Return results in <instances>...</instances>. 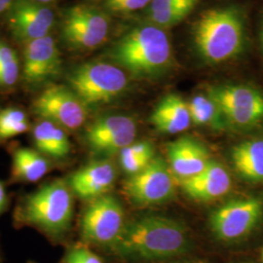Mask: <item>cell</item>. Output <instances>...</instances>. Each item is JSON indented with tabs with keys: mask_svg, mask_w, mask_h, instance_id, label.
<instances>
[{
	"mask_svg": "<svg viewBox=\"0 0 263 263\" xmlns=\"http://www.w3.org/2000/svg\"><path fill=\"white\" fill-rule=\"evenodd\" d=\"M116 169L109 160L94 161L76 171L68 179L73 194L84 200H94L107 193L116 179Z\"/></svg>",
	"mask_w": 263,
	"mask_h": 263,
	"instance_id": "e0dca14e",
	"label": "cell"
},
{
	"mask_svg": "<svg viewBox=\"0 0 263 263\" xmlns=\"http://www.w3.org/2000/svg\"><path fill=\"white\" fill-rule=\"evenodd\" d=\"M262 215L261 198L234 199L216 208L211 213L209 226L218 241L234 243L251 234Z\"/></svg>",
	"mask_w": 263,
	"mask_h": 263,
	"instance_id": "ba28073f",
	"label": "cell"
},
{
	"mask_svg": "<svg viewBox=\"0 0 263 263\" xmlns=\"http://www.w3.org/2000/svg\"><path fill=\"white\" fill-rule=\"evenodd\" d=\"M34 1H36V2H39V3H42V4H46V3H49V2H52V1H54V0H34Z\"/></svg>",
	"mask_w": 263,
	"mask_h": 263,
	"instance_id": "d6a6232c",
	"label": "cell"
},
{
	"mask_svg": "<svg viewBox=\"0 0 263 263\" xmlns=\"http://www.w3.org/2000/svg\"><path fill=\"white\" fill-rule=\"evenodd\" d=\"M0 263H3V258H2V254H1V252H0Z\"/></svg>",
	"mask_w": 263,
	"mask_h": 263,
	"instance_id": "e575fe53",
	"label": "cell"
},
{
	"mask_svg": "<svg viewBox=\"0 0 263 263\" xmlns=\"http://www.w3.org/2000/svg\"><path fill=\"white\" fill-rule=\"evenodd\" d=\"M73 192L68 182L55 179L21 199L15 210L17 227H30L53 245L66 241L73 219Z\"/></svg>",
	"mask_w": 263,
	"mask_h": 263,
	"instance_id": "7a4b0ae2",
	"label": "cell"
},
{
	"mask_svg": "<svg viewBox=\"0 0 263 263\" xmlns=\"http://www.w3.org/2000/svg\"><path fill=\"white\" fill-rule=\"evenodd\" d=\"M9 204V197L6 191L5 184L0 180V216L6 211Z\"/></svg>",
	"mask_w": 263,
	"mask_h": 263,
	"instance_id": "f1b7e54d",
	"label": "cell"
},
{
	"mask_svg": "<svg viewBox=\"0 0 263 263\" xmlns=\"http://www.w3.org/2000/svg\"><path fill=\"white\" fill-rule=\"evenodd\" d=\"M211 160L204 144L192 137H180L167 145V163L179 181L196 176Z\"/></svg>",
	"mask_w": 263,
	"mask_h": 263,
	"instance_id": "9a60e30c",
	"label": "cell"
},
{
	"mask_svg": "<svg viewBox=\"0 0 263 263\" xmlns=\"http://www.w3.org/2000/svg\"><path fill=\"white\" fill-rule=\"evenodd\" d=\"M60 263H104L101 257L84 243L70 245Z\"/></svg>",
	"mask_w": 263,
	"mask_h": 263,
	"instance_id": "484cf974",
	"label": "cell"
},
{
	"mask_svg": "<svg viewBox=\"0 0 263 263\" xmlns=\"http://www.w3.org/2000/svg\"><path fill=\"white\" fill-rule=\"evenodd\" d=\"M207 95L220 107L227 126L248 129L263 122V93L245 84L212 85Z\"/></svg>",
	"mask_w": 263,
	"mask_h": 263,
	"instance_id": "52a82bcc",
	"label": "cell"
},
{
	"mask_svg": "<svg viewBox=\"0 0 263 263\" xmlns=\"http://www.w3.org/2000/svg\"><path fill=\"white\" fill-rule=\"evenodd\" d=\"M28 263H36V262H34V261H28Z\"/></svg>",
	"mask_w": 263,
	"mask_h": 263,
	"instance_id": "8d00e7d4",
	"label": "cell"
},
{
	"mask_svg": "<svg viewBox=\"0 0 263 263\" xmlns=\"http://www.w3.org/2000/svg\"><path fill=\"white\" fill-rule=\"evenodd\" d=\"M30 128L26 112L18 107L0 110V141H7L27 133Z\"/></svg>",
	"mask_w": 263,
	"mask_h": 263,
	"instance_id": "d4e9b609",
	"label": "cell"
},
{
	"mask_svg": "<svg viewBox=\"0 0 263 263\" xmlns=\"http://www.w3.org/2000/svg\"><path fill=\"white\" fill-rule=\"evenodd\" d=\"M191 123L196 126L209 127L216 131L228 126L220 107L207 94L196 95L188 102Z\"/></svg>",
	"mask_w": 263,
	"mask_h": 263,
	"instance_id": "7402d4cb",
	"label": "cell"
},
{
	"mask_svg": "<svg viewBox=\"0 0 263 263\" xmlns=\"http://www.w3.org/2000/svg\"><path fill=\"white\" fill-rule=\"evenodd\" d=\"M261 258H262V262H263V249H262V253H261Z\"/></svg>",
	"mask_w": 263,
	"mask_h": 263,
	"instance_id": "d590c367",
	"label": "cell"
},
{
	"mask_svg": "<svg viewBox=\"0 0 263 263\" xmlns=\"http://www.w3.org/2000/svg\"><path fill=\"white\" fill-rule=\"evenodd\" d=\"M15 0H0V15L7 10L11 9Z\"/></svg>",
	"mask_w": 263,
	"mask_h": 263,
	"instance_id": "4dcf8cb0",
	"label": "cell"
},
{
	"mask_svg": "<svg viewBox=\"0 0 263 263\" xmlns=\"http://www.w3.org/2000/svg\"><path fill=\"white\" fill-rule=\"evenodd\" d=\"M55 23L53 11L34 0H15L8 24L16 39L26 44L49 35Z\"/></svg>",
	"mask_w": 263,
	"mask_h": 263,
	"instance_id": "5bb4252c",
	"label": "cell"
},
{
	"mask_svg": "<svg viewBox=\"0 0 263 263\" xmlns=\"http://www.w3.org/2000/svg\"><path fill=\"white\" fill-rule=\"evenodd\" d=\"M68 88L87 108L110 104L121 97L129 86L126 73L119 66L91 62L76 66L66 77Z\"/></svg>",
	"mask_w": 263,
	"mask_h": 263,
	"instance_id": "5b68a950",
	"label": "cell"
},
{
	"mask_svg": "<svg viewBox=\"0 0 263 263\" xmlns=\"http://www.w3.org/2000/svg\"><path fill=\"white\" fill-rule=\"evenodd\" d=\"M197 56L209 65H219L239 56L245 47L246 25L243 13L235 6L205 11L192 29Z\"/></svg>",
	"mask_w": 263,
	"mask_h": 263,
	"instance_id": "277c9868",
	"label": "cell"
},
{
	"mask_svg": "<svg viewBox=\"0 0 263 263\" xmlns=\"http://www.w3.org/2000/svg\"><path fill=\"white\" fill-rule=\"evenodd\" d=\"M179 185L188 197L210 202L227 194L232 186V179L221 163L211 160L206 168L196 176L179 180Z\"/></svg>",
	"mask_w": 263,
	"mask_h": 263,
	"instance_id": "2e32d148",
	"label": "cell"
},
{
	"mask_svg": "<svg viewBox=\"0 0 263 263\" xmlns=\"http://www.w3.org/2000/svg\"><path fill=\"white\" fill-rule=\"evenodd\" d=\"M138 133L136 120L125 114L104 115L91 123L85 133L86 143L98 156H111L133 143Z\"/></svg>",
	"mask_w": 263,
	"mask_h": 263,
	"instance_id": "7c38bea8",
	"label": "cell"
},
{
	"mask_svg": "<svg viewBox=\"0 0 263 263\" xmlns=\"http://www.w3.org/2000/svg\"><path fill=\"white\" fill-rule=\"evenodd\" d=\"M191 246L182 222L168 216H141L126 223L112 254L132 261H157L183 255Z\"/></svg>",
	"mask_w": 263,
	"mask_h": 263,
	"instance_id": "6da1fadb",
	"label": "cell"
},
{
	"mask_svg": "<svg viewBox=\"0 0 263 263\" xmlns=\"http://www.w3.org/2000/svg\"><path fill=\"white\" fill-rule=\"evenodd\" d=\"M259 38H260V43H261V47L263 50V23L261 25V28H260V33H259Z\"/></svg>",
	"mask_w": 263,
	"mask_h": 263,
	"instance_id": "1f68e13d",
	"label": "cell"
},
{
	"mask_svg": "<svg viewBox=\"0 0 263 263\" xmlns=\"http://www.w3.org/2000/svg\"><path fill=\"white\" fill-rule=\"evenodd\" d=\"M176 263H207L205 261H202V260H194V261H183V262H176Z\"/></svg>",
	"mask_w": 263,
	"mask_h": 263,
	"instance_id": "836d02e7",
	"label": "cell"
},
{
	"mask_svg": "<svg viewBox=\"0 0 263 263\" xmlns=\"http://www.w3.org/2000/svg\"><path fill=\"white\" fill-rule=\"evenodd\" d=\"M33 112L41 119L55 123L66 131H76L84 125L88 108L68 87L51 85L32 104Z\"/></svg>",
	"mask_w": 263,
	"mask_h": 263,
	"instance_id": "30bf717a",
	"label": "cell"
},
{
	"mask_svg": "<svg viewBox=\"0 0 263 263\" xmlns=\"http://www.w3.org/2000/svg\"><path fill=\"white\" fill-rule=\"evenodd\" d=\"M174 0H152L151 5H149V9H148V13L153 12L155 10L159 9L161 7L169 4L170 2H172Z\"/></svg>",
	"mask_w": 263,
	"mask_h": 263,
	"instance_id": "f546056e",
	"label": "cell"
},
{
	"mask_svg": "<svg viewBox=\"0 0 263 263\" xmlns=\"http://www.w3.org/2000/svg\"><path fill=\"white\" fill-rule=\"evenodd\" d=\"M121 202L111 194L92 200L80 220L83 243L112 253L126 226Z\"/></svg>",
	"mask_w": 263,
	"mask_h": 263,
	"instance_id": "8992f818",
	"label": "cell"
},
{
	"mask_svg": "<svg viewBox=\"0 0 263 263\" xmlns=\"http://www.w3.org/2000/svg\"><path fill=\"white\" fill-rule=\"evenodd\" d=\"M62 58L56 41L50 35L28 42L24 53L23 76L32 87L45 84L60 76Z\"/></svg>",
	"mask_w": 263,
	"mask_h": 263,
	"instance_id": "4fadbf2b",
	"label": "cell"
},
{
	"mask_svg": "<svg viewBox=\"0 0 263 263\" xmlns=\"http://www.w3.org/2000/svg\"><path fill=\"white\" fill-rule=\"evenodd\" d=\"M19 61L17 53L14 49L3 41H0V67L7 66L13 62Z\"/></svg>",
	"mask_w": 263,
	"mask_h": 263,
	"instance_id": "83f0119b",
	"label": "cell"
},
{
	"mask_svg": "<svg viewBox=\"0 0 263 263\" xmlns=\"http://www.w3.org/2000/svg\"><path fill=\"white\" fill-rule=\"evenodd\" d=\"M230 159L237 174L250 182H263V138L242 141L232 147Z\"/></svg>",
	"mask_w": 263,
	"mask_h": 263,
	"instance_id": "d6986e66",
	"label": "cell"
},
{
	"mask_svg": "<svg viewBox=\"0 0 263 263\" xmlns=\"http://www.w3.org/2000/svg\"><path fill=\"white\" fill-rule=\"evenodd\" d=\"M109 19L102 11L79 4L66 11L62 33L71 47L92 50L104 43L109 33Z\"/></svg>",
	"mask_w": 263,
	"mask_h": 263,
	"instance_id": "8fae6325",
	"label": "cell"
},
{
	"mask_svg": "<svg viewBox=\"0 0 263 263\" xmlns=\"http://www.w3.org/2000/svg\"><path fill=\"white\" fill-rule=\"evenodd\" d=\"M149 120L157 131L167 135L182 133L192 124L187 102L177 94L164 96L154 107Z\"/></svg>",
	"mask_w": 263,
	"mask_h": 263,
	"instance_id": "ac0fdd59",
	"label": "cell"
},
{
	"mask_svg": "<svg viewBox=\"0 0 263 263\" xmlns=\"http://www.w3.org/2000/svg\"><path fill=\"white\" fill-rule=\"evenodd\" d=\"M154 157V147L149 141H134L119 153L123 171L130 176L140 173Z\"/></svg>",
	"mask_w": 263,
	"mask_h": 263,
	"instance_id": "603a6c76",
	"label": "cell"
},
{
	"mask_svg": "<svg viewBox=\"0 0 263 263\" xmlns=\"http://www.w3.org/2000/svg\"><path fill=\"white\" fill-rule=\"evenodd\" d=\"M51 169L50 159L36 149L18 147L13 151L11 176L14 181L36 182L43 179Z\"/></svg>",
	"mask_w": 263,
	"mask_h": 263,
	"instance_id": "44dd1931",
	"label": "cell"
},
{
	"mask_svg": "<svg viewBox=\"0 0 263 263\" xmlns=\"http://www.w3.org/2000/svg\"><path fill=\"white\" fill-rule=\"evenodd\" d=\"M175 179L168 163L155 156L140 173L130 176L124 190L136 205H160L175 196Z\"/></svg>",
	"mask_w": 263,
	"mask_h": 263,
	"instance_id": "9c48e42d",
	"label": "cell"
},
{
	"mask_svg": "<svg viewBox=\"0 0 263 263\" xmlns=\"http://www.w3.org/2000/svg\"><path fill=\"white\" fill-rule=\"evenodd\" d=\"M109 57L119 67L139 78L163 76L174 65V53L167 32L152 24L126 32L113 45Z\"/></svg>",
	"mask_w": 263,
	"mask_h": 263,
	"instance_id": "3957f363",
	"label": "cell"
},
{
	"mask_svg": "<svg viewBox=\"0 0 263 263\" xmlns=\"http://www.w3.org/2000/svg\"><path fill=\"white\" fill-rule=\"evenodd\" d=\"M32 141L35 149L48 159L63 161L71 151V143L66 130L44 119L34 126Z\"/></svg>",
	"mask_w": 263,
	"mask_h": 263,
	"instance_id": "ffe728a7",
	"label": "cell"
},
{
	"mask_svg": "<svg viewBox=\"0 0 263 263\" xmlns=\"http://www.w3.org/2000/svg\"><path fill=\"white\" fill-rule=\"evenodd\" d=\"M152 0H106L107 7L115 12H134L142 9L148 4L151 5Z\"/></svg>",
	"mask_w": 263,
	"mask_h": 263,
	"instance_id": "4316f807",
	"label": "cell"
},
{
	"mask_svg": "<svg viewBox=\"0 0 263 263\" xmlns=\"http://www.w3.org/2000/svg\"><path fill=\"white\" fill-rule=\"evenodd\" d=\"M201 0H174L159 9L148 13L152 25L159 28L173 27L185 19Z\"/></svg>",
	"mask_w": 263,
	"mask_h": 263,
	"instance_id": "cb8c5ba5",
	"label": "cell"
}]
</instances>
